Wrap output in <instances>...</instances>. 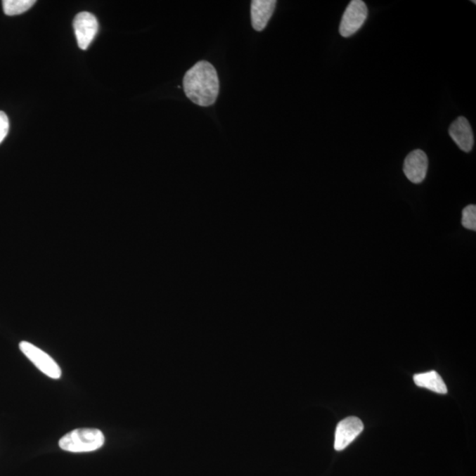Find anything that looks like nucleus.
<instances>
[{
    "instance_id": "obj_12",
    "label": "nucleus",
    "mask_w": 476,
    "mask_h": 476,
    "mask_svg": "<svg viewBox=\"0 0 476 476\" xmlns=\"http://www.w3.org/2000/svg\"><path fill=\"white\" fill-rule=\"evenodd\" d=\"M462 225L470 231L476 229V207L475 205H468L462 211Z\"/></svg>"
},
{
    "instance_id": "obj_4",
    "label": "nucleus",
    "mask_w": 476,
    "mask_h": 476,
    "mask_svg": "<svg viewBox=\"0 0 476 476\" xmlns=\"http://www.w3.org/2000/svg\"><path fill=\"white\" fill-rule=\"evenodd\" d=\"M368 8L362 0H353L347 6L340 20V34L343 37H349L356 34L367 20Z\"/></svg>"
},
{
    "instance_id": "obj_3",
    "label": "nucleus",
    "mask_w": 476,
    "mask_h": 476,
    "mask_svg": "<svg viewBox=\"0 0 476 476\" xmlns=\"http://www.w3.org/2000/svg\"><path fill=\"white\" fill-rule=\"evenodd\" d=\"M19 347L20 351L41 373L49 378H53V380H58L61 378L62 371L60 367L46 352L27 342H20Z\"/></svg>"
},
{
    "instance_id": "obj_5",
    "label": "nucleus",
    "mask_w": 476,
    "mask_h": 476,
    "mask_svg": "<svg viewBox=\"0 0 476 476\" xmlns=\"http://www.w3.org/2000/svg\"><path fill=\"white\" fill-rule=\"evenodd\" d=\"M74 29L78 46L86 50L98 32V22L91 13L82 12L75 18Z\"/></svg>"
},
{
    "instance_id": "obj_9",
    "label": "nucleus",
    "mask_w": 476,
    "mask_h": 476,
    "mask_svg": "<svg viewBox=\"0 0 476 476\" xmlns=\"http://www.w3.org/2000/svg\"><path fill=\"white\" fill-rule=\"evenodd\" d=\"M276 0H253L251 6L252 24L256 31H262L276 9Z\"/></svg>"
},
{
    "instance_id": "obj_11",
    "label": "nucleus",
    "mask_w": 476,
    "mask_h": 476,
    "mask_svg": "<svg viewBox=\"0 0 476 476\" xmlns=\"http://www.w3.org/2000/svg\"><path fill=\"white\" fill-rule=\"evenodd\" d=\"M36 4L34 0H4L3 9L8 16L22 15Z\"/></svg>"
},
{
    "instance_id": "obj_8",
    "label": "nucleus",
    "mask_w": 476,
    "mask_h": 476,
    "mask_svg": "<svg viewBox=\"0 0 476 476\" xmlns=\"http://www.w3.org/2000/svg\"><path fill=\"white\" fill-rule=\"evenodd\" d=\"M449 134L462 151L470 152L474 147V134L467 118L458 117L449 128Z\"/></svg>"
},
{
    "instance_id": "obj_7",
    "label": "nucleus",
    "mask_w": 476,
    "mask_h": 476,
    "mask_svg": "<svg viewBox=\"0 0 476 476\" xmlns=\"http://www.w3.org/2000/svg\"><path fill=\"white\" fill-rule=\"evenodd\" d=\"M428 167V156L423 150L416 149L406 156L403 170L410 182L421 184L425 179Z\"/></svg>"
},
{
    "instance_id": "obj_10",
    "label": "nucleus",
    "mask_w": 476,
    "mask_h": 476,
    "mask_svg": "<svg viewBox=\"0 0 476 476\" xmlns=\"http://www.w3.org/2000/svg\"><path fill=\"white\" fill-rule=\"evenodd\" d=\"M415 384L419 387L429 389V390L435 392L439 394H446L447 387L443 378L435 371H429V373L416 374L413 376Z\"/></svg>"
},
{
    "instance_id": "obj_2",
    "label": "nucleus",
    "mask_w": 476,
    "mask_h": 476,
    "mask_svg": "<svg viewBox=\"0 0 476 476\" xmlns=\"http://www.w3.org/2000/svg\"><path fill=\"white\" fill-rule=\"evenodd\" d=\"M103 433L98 429H76L59 440V447L70 453H90L103 446Z\"/></svg>"
},
{
    "instance_id": "obj_1",
    "label": "nucleus",
    "mask_w": 476,
    "mask_h": 476,
    "mask_svg": "<svg viewBox=\"0 0 476 476\" xmlns=\"http://www.w3.org/2000/svg\"><path fill=\"white\" fill-rule=\"evenodd\" d=\"M187 98L201 107H210L217 102L220 83L214 65L200 61L186 72L183 82Z\"/></svg>"
},
{
    "instance_id": "obj_13",
    "label": "nucleus",
    "mask_w": 476,
    "mask_h": 476,
    "mask_svg": "<svg viewBox=\"0 0 476 476\" xmlns=\"http://www.w3.org/2000/svg\"><path fill=\"white\" fill-rule=\"evenodd\" d=\"M9 120L5 112L0 110V143L5 140L9 131Z\"/></svg>"
},
{
    "instance_id": "obj_6",
    "label": "nucleus",
    "mask_w": 476,
    "mask_h": 476,
    "mask_svg": "<svg viewBox=\"0 0 476 476\" xmlns=\"http://www.w3.org/2000/svg\"><path fill=\"white\" fill-rule=\"evenodd\" d=\"M364 430V423L356 416H349L337 425L335 430V449L342 451L349 446Z\"/></svg>"
}]
</instances>
